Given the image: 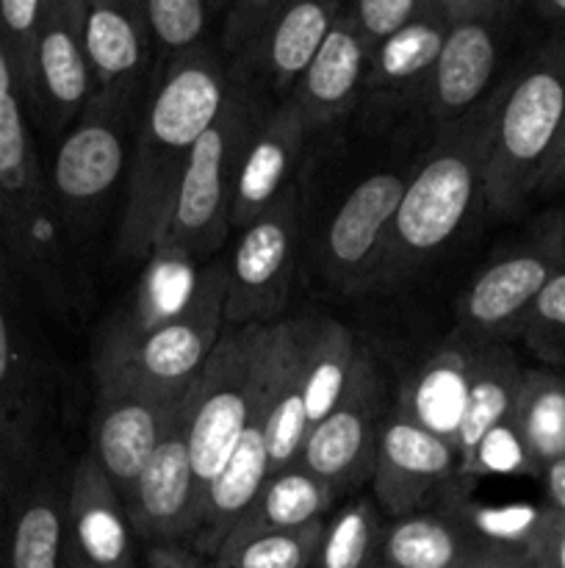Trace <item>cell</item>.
<instances>
[{"label":"cell","instance_id":"cell-1","mask_svg":"<svg viewBox=\"0 0 565 568\" xmlns=\"http://www.w3.org/2000/svg\"><path fill=\"white\" fill-rule=\"evenodd\" d=\"M230 81L225 61L205 44L164 61L133 136L116 261L138 264L155 255L170 227L188 155L225 105Z\"/></svg>","mask_w":565,"mask_h":568},{"label":"cell","instance_id":"cell-2","mask_svg":"<svg viewBox=\"0 0 565 568\" xmlns=\"http://www.w3.org/2000/svg\"><path fill=\"white\" fill-rule=\"evenodd\" d=\"M496 103L499 92L460 120L446 122V131L404 183L380 258L360 288H397L463 227L469 211L482 200V172Z\"/></svg>","mask_w":565,"mask_h":568},{"label":"cell","instance_id":"cell-3","mask_svg":"<svg viewBox=\"0 0 565 568\" xmlns=\"http://www.w3.org/2000/svg\"><path fill=\"white\" fill-rule=\"evenodd\" d=\"M0 244L25 286L55 311L70 308V242L37 150L33 120L0 44Z\"/></svg>","mask_w":565,"mask_h":568},{"label":"cell","instance_id":"cell-4","mask_svg":"<svg viewBox=\"0 0 565 568\" xmlns=\"http://www.w3.org/2000/svg\"><path fill=\"white\" fill-rule=\"evenodd\" d=\"M227 261L194 272L175 311L111 331L94 355L97 381H116L181 403L225 331Z\"/></svg>","mask_w":565,"mask_h":568},{"label":"cell","instance_id":"cell-5","mask_svg":"<svg viewBox=\"0 0 565 568\" xmlns=\"http://www.w3.org/2000/svg\"><path fill=\"white\" fill-rule=\"evenodd\" d=\"M563 122L565 39H557L499 89L482 172V203L493 216L518 214L541 189Z\"/></svg>","mask_w":565,"mask_h":568},{"label":"cell","instance_id":"cell-6","mask_svg":"<svg viewBox=\"0 0 565 568\" xmlns=\"http://www.w3.org/2000/svg\"><path fill=\"white\" fill-rule=\"evenodd\" d=\"M260 100L247 81H230L225 105L188 155L170 227L155 258L208 264L230 231V205L249 139L264 122Z\"/></svg>","mask_w":565,"mask_h":568},{"label":"cell","instance_id":"cell-7","mask_svg":"<svg viewBox=\"0 0 565 568\" xmlns=\"http://www.w3.org/2000/svg\"><path fill=\"white\" fill-rule=\"evenodd\" d=\"M138 98L142 94L94 92L92 103L55 144L48 181L70 247L83 244L116 189L125 186Z\"/></svg>","mask_w":565,"mask_h":568},{"label":"cell","instance_id":"cell-8","mask_svg":"<svg viewBox=\"0 0 565 568\" xmlns=\"http://www.w3.org/2000/svg\"><path fill=\"white\" fill-rule=\"evenodd\" d=\"M299 236L297 189L280 197L247 227L227 261L225 327L271 325L286 308L294 275V247Z\"/></svg>","mask_w":565,"mask_h":568},{"label":"cell","instance_id":"cell-9","mask_svg":"<svg viewBox=\"0 0 565 568\" xmlns=\"http://www.w3.org/2000/svg\"><path fill=\"white\" fill-rule=\"evenodd\" d=\"M20 275L0 244V453L20 471L37 469L44 416L42 358L25 325Z\"/></svg>","mask_w":565,"mask_h":568},{"label":"cell","instance_id":"cell-10","mask_svg":"<svg viewBox=\"0 0 565 568\" xmlns=\"http://www.w3.org/2000/svg\"><path fill=\"white\" fill-rule=\"evenodd\" d=\"M382 383L374 366L358 355L347 394L327 419L310 427L299 453V466L338 488L371 480L377 442L382 433Z\"/></svg>","mask_w":565,"mask_h":568},{"label":"cell","instance_id":"cell-11","mask_svg":"<svg viewBox=\"0 0 565 568\" xmlns=\"http://www.w3.org/2000/svg\"><path fill=\"white\" fill-rule=\"evenodd\" d=\"M563 242L565 233L559 227V236L537 247L504 255L502 261L480 272L460 300V336L474 344H502L504 336L524 327L541 288L554 272L563 270Z\"/></svg>","mask_w":565,"mask_h":568},{"label":"cell","instance_id":"cell-12","mask_svg":"<svg viewBox=\"0 0 565 568\" xmlns=\"http://www.w3.org/2000/svg\"><path fill=\"white\" fill-rule=\"evenodd\" d=\"M122 503L136 538L153 544H181L186 538L192 541L199 491L188 453L186 397Z\"/></svg>","mask_w":565,"mask_h":568},{"label":"cell","instance_id":"cell-13","mask_svg":"<svg viewBox=\"0 0 565 568\" xmlns=\"http://www.w3.org/2000/svg\"><path fill=\"white\" fill-rule=\"evenodd\" d=\"M181 403L127 386L116 381H97V403H94L92 449L94 460L114 483L116 494L127 497L138 471L147 466L150 455L158 447L161 436Z\"/></svg>","mask_w":565,"mask_h":568},{"label":"cell","instance_id":"cell-14","mask_svg":"<svg viewBox=\"0 0 565 568\" xmlns=\"http://www.w3.org/2000/svg\"><path fill=\"white\" fill-rule=\"evenodd\" d=\"M460 455L454 444L424 430L413 419L397 414L386 419L377 442L371 491L374 505L393 519L419 514L432 494L458 475Z\"/></svg>","mask_w":565,"mask_h":568},{"label":"cell","instance_id":"cell-15","mask_svg":"<svg viewBox=\"0 0 565 568\" xmlns=\"http://www.w3.org/2000/svg\"><path fill=\"white\" fill-rule=\"evenodd\" d=\"M81 28L75 14L50 0L33 50V98L28 109L33 125L50 136H64L97 92Z\"/></svg>","mask_w":565,"mask_h":568},{"label":"cell","instance_id":"cell-16","mask_svg":"<svg viewBox=\"0 0 565 568\" xmlns=\"http://www.w3.org/2000/svg\"><path fill=\"white\" fill-rule=\"evenodd\" d=\"M316 325V322H314ZM314 333V331H310ZM308 333V338H310ZM308 338L302 342V347L308 344ZM302 347L297 349V355L302 353ZM294 355L288 361L286 372L260 394L258 405H255V414L249 419L247 430L238 438L236 449H233L230 460L225 464V469L216 475V480L205 488L203 499H199L197 521H194L192 544L194 552L205 555V558H214L219 544L225 541L227 532L233 530L238 519L253 508V503L258 499L260 488L269 480V453H266V416H269L271 403L277 397V388L286 381L288 369L297 361Z\"/></svg>","mask_w":565,"mask_h":568},{"label":"cell","instance_id":"cell-17","mask_svg":"<svg viewBox=\"0 0 565 568\" xmlns=\"http://www.w3.org/2000/svg\"><path fill=\"white\" fill-rule=\"evenodd\" d=\"M404 183L408 178L399 172H377L347 194L325 236V261L332 281L347 288L363 286L380 258Z\"/></svg>","mask_w":565,"mask_h":568},{"label":"cell","instance_id":"cell-18","mask_svg":"<svg viewBox=\"0 0 565 568\" xmlns=\"http://www.w3.org/2000/svg\"><path fill=\"white\" fill-rule=\"evenodd\" d=\"M70 471L39 460L20 483L0 536V568H61L66 555Z\"/></svg>","mask_w":565,"mask_h":568},{"label":"cell","instance_id":"cell-19","mask_svg":"<svg viewBox=\"0 0 565 568\" xmlns=\"http://www.w3.org/2000/svg\"><path fill=\"white\" fill-rule=\"evenodd\" d=\"M66 549L94 568H133L136 560V532L125 503L92 453L70 471Z\"/></svg>","mask_w":565,"mask_h":568},{"label":"cell","instance_id":"cell-20","mask_svg":"<svg viewBox=\"0 0 565 568\" xmlns=\"http://www.w3.org/2000/svg\"><path fill=\"white\" fill-rule=\"evenodd\" d=\"M81 33L97 92L142 94L155 48L144 0H89Z\"/></svg>","mask_w":565,"mask_h":568},{"label":"cell","instance_id":"cell-21","mask_svg":"<svg viewBox=\"0 0 565 568\" xmlns=\"http://www.w3.org/2000/svg\"><path fill=\"white\" fill-rule=\"evenodd\" d=\"M369 67L371 44L366 42L352 9L347 6L310 64L305 67L294 92L288 94L302 109L310 133L332 125L352 109L360 89L366 87Z\"/></svg>","mask_w":565,"mask_h":568},{"label":"cell","instance_id":"cell-22","mask_svg":"<svg viewBox=\"0 0 565 568\" xmlns=\"http://www.w3.org/2000/svg\"><path fill=\"white\" fill-rule=\"evenodd\" d=\"M377 564L393 568H504L521 566V555L491 547L452 514H410L386 527Z\"/></svg>","mask_w":565,"mask_h":568},{"label":"cell","instance_id":"cell-23","mask_svg":"<svg viewBox=\"0 0 565 568\" xmlns=\"http://www.w3.org/2000/svg\"><path fill=\"white\" fill-rule=\"evenodd\" d=\"M310 128L302 109L291 98L282 100L271 114L264 116L255 136L249 139L238 170L236 192L230 205V227L242 231L255 216L264 214L282 189H288L294 164L299 161Z\"/></svg>","mask_w":565,"mask_h":568},{"label":"cell","instance_id":"cell-24","mask_svg":"<svg viewBox=\"0 0 565 568\" xmlns=\"http://www.w3.org/2000/svg\"><path fill=\"white\" fill-rule=\"evenodd\" d=\"M496 61L499 44L491 20L452 22L424 89L432 120L446 125L480 105L496 72Z\"/></svg>","mask_w":565,"mask_h":568},{"label":"cell","instance_id":"cell-25","mask_svg":"<svg viewBox=\"0 0 565 568\" xmlns=\"http://www.w3.org/2000/svg\"><path fill=\"white\" fill-rule=\"evenodd\" d=\"M349 3L352 0H291L238 64L286 100Z\"/></svg>","mask_w":565,"mask_h":568},{"label":"cell","instance_id":"cell-26","mask_svg":"<svg viewBox=\"0 0 565 568\" xmlns=\"http://www.w3.org/2000/svg\"><path fill=\"white\" fill-rule=\"evenodd\" d=\"M449 26L452 20L441 9V3L430 0L419 17L382 39L371 50V67L366 78L371 98L382 103H397V100H410L413 94H424L432 67L446 42Z\"/></svg>","mask_w":565,"mask_h":568},{"label":"cell","instance_id":"cell-27","mask_svg":"<svg viewBox=\"0 0 565 568\" xmlns=\"http://www.w3.org/2000/svg\"><path fill=\"white\" fill-rule=\"evenodd\" d=\"M471 344L463 336L438 349L408 383L399 414L458 449V433L469 403Z\"/></svg>","mask_w":565,"mask_h":568},{"label":"cell","instance_id":"cell-28","mask_svg":"<svg viewBox=\"0 0 565 568\" xmlns=\"http://www.w3.org/2000/svg\"><path fill=\"white\" fill-rule=\"evenodd\" d=\"M469 344V403H465L463 425H460L458 433L460 466L469 464L476 444L482 442V436L491 427L510 419L515 397H518L521 377H524L518 361H515V355L504 344Z\"/></svg>","mask_w":565,"mask_h":568},{"label":"cell","instance_id":"cell-29","mask_svg":"<svg viewBox=\"0 0 565 568\" xmlns=\"http://www.w3.org/2000/svg\"><path fill=\"white\" fill-rule=\"evenodd\" d=\"M336 499L338 488H332L330 483L310 475L308 469L297 464L291 469L269 475L253 508L238 521L255 527H271V530H297V527L327 519L336 510Z\"/></svg>","mask_w":565,"mask_h":568},{"label":"cell","instance_id":"cell-30","mask_svg":"<svg viewBox=\"0 0 565 568\" xmlns=\"http://www.w3.org/2000/svg\"><path fill=\"white\" fill-rule=\"evenodd\" d=\"M355 364H358V349L349 327L332 320L316 322L302 358L305 414L310 427L327 419L341 403L352 381Z\"/></svg>","mask_w":565,"mask_h":568},{"label":"cell","instance_id":"cell-31","mask_svg":"<svg viewBox=\"0 0 565 568\" xmlns=\"http://www.w3.org/2000/svg\"><path fill=\"white\" fill-rule=\"evenodd\" d=\"M325 521L297 530H271L238 521L210 560L214 568H314L325 538Z\"/></svg>","mask_w":565,"mask_h":568},{"label":"cell","instance_id":"cell-32","mask_svg":"<svg viewBox=\"0 0 565 568\" xmlns=\"http://www.w3.org/2000/svg\"><path fill=\"white\" fill-rule=\"evenodd\" d=\"M510 422L537 469L565 455V381L552 372H524Z\"/></svg>","mask_w":565,"mask_h":568},{"label":"cell","instance_id":"cell-33","mask_svg":"<svg viewBox=\"0 0 565 568\" xmlns=\"http://www.w3.org/2000/svg\"><path fill=\"white\" fill-rule=\"evenodd\" d=\"M380 538L377 505L366 497L352 499L327 516L314 568H371L380 552Z\"/></svg>","mask_w":565,"mask_h":568},{"label":"cell","instance_id":"cell-34","mask_svg":"<svg viewBox=\"0 0 565 568\" xmlns=\"http://www.w3.org/2000/svg\"><path fill=\"white\" fill-rule=\"evenodd\" d=\"M50 0H0V44L14 70L25 109L33 98V50H37L39 28L48 14Z\"/></svg>","mask_w":565,"mask_h":568},{"label":"cell","instance_id":"cell-35","mask_svg":"<svg viewBox=\"0 0 565 568\" xmlns=\"http://www.w3.org/2000/svg\"><path fill=\"white\" fill-rule=\"evenodd\" d=\"M208 0H144L153 44L172 59L203 44Z\"/></svg>","mask_w":565,"mask_h":568},{"label":"cell","instance_id":"cell-36","mask_svg":"<svg viewBox=\"0 0 565 568\" xmlns=\"http://www.w3.org/2000/svg\"><path fill=\"white\" fill-rule=\"evenodd\" d=\"M460 519L471 527L474 536L487 541L491 547L507 549L521 555L526 544L535 536L543 519V510L532 505H504V508H487V505H465Z\"/></svg>","mask_w":565,"mask_h":568},{"label":"cell","instance_id":"cell-37","mask_svg":"<svg viewBox=\"0 0 565 568\" xmlns=\"http://www.w3.org/2000/svg\"><path fill=\"white\" fill-rule=\"evenodd\" d=\"M537 466L532 460L530 449L521 442L518 430L513 422H502V425L491 427L476 444L474 455L469 464L458 469L460 477H491V475H537Z\"/></svg>","mask_w":565,"mask_h":568},{"label":"cell","instance_id":"cell-38","mask_svg":"<svg viewBox=\"0 0 565 568\" xmlns=\"http://www.w3.org/2000/svg\"><path fill=\"white\" fill-rule=\"evenodd\" d=\"M288 3L291 0H236L225 20V33H222L227 53L244 59Z\"/></svg>","mask_w":565,"mask_h":568},{"label":"cell","instance_id":"cell-39","mask_svg":"<svg viewBox=\"0 0 565 568\" xmlns=\"http://www.w3.org/2000/svg\"><path fill=\"white\" fill-rule=\"evenodd\" d=\"M427 3L430 0H352L349 9H352L360 33L374 50L382 39H388L399 28L408 26L413 17H419Z\"/></svg>","mask_w":565,"mask_h":568},{"label":"cell","instance_id":"cell-40","mask_svg":"<svg viewBox=\"0 0 565 568\" xmlns=\"http://www.w3.org/2000/svg\"><path fill=\"white\" fill-rule=\"evenodd\" d=\"M524 568H565V516L543 510L535 536L521 552Z\"/></svg>","mask_w":565,"mask_h":568},{"label":"cell","instance_id":"cell-41","mask_svg":"<svg viewBox=\"0 0 565 568\" xmlns=\"http://www.w3.org/2000/svg\"><path fill=\"white\" fill-rule=\"evenodd\" d=\"M524 327L532 336H565V266L541 288Z\"/></svg>","mask_w":565,"mask_h":568},{"label":"cell","instance_id":"cell-42","mask_svg":"<svg viewBox=\"0 0 565 568\" xmlns=\"http://www.w3.org/2000/svg\"><path fill=\"white\" fill-rule=\"evenodd\" d=\"M144 568H205L203 560L183 544H153Z\"/></svg>","mask_w":565,"mask_h":568},{"label":"cell","instance_id":"cell-43","mask_svg":"<svg viewBox=\"0 0 565 568\" xmlns=\"http://www.w3.org/2000/svg\"><path fill=\"white\" fill-rule=\"evenodd\" d=\"M452 22L458 20H491L504 0H438Z\"/></svg>","mask_w":565,"mask_h":568},{"label":"cell","instance_id":"cell-44","mask_svg":"<svg viewBox=\"0 0 565 568\" xmlns=\"http://www.w3.org/2000/svg\"><path fill=\"white\" fill-rule=\"evenodd\" d=\"M31 471H28V475H31ZM28 475L17 469V466L0 453V536H3V525H6V516H9L11 499H14L17 488H20V483L25 480Z\"/></svg>","mask_w":565,"mask_h":568},{"label":"cell","instance_id":"cell-45","mask_svg":"<svg viewBox=\"0 0 565 568\" xmlns=\"http://www.w3.org/2000/svg\"><path fill=\"white\" fill-rule=\"evenodd\" d=\"M543 477H546V494L548 503H552L554 514L565 516V455L563 458L552 460V464L543 469Z\"/></svg>","mask_w":565,"mask_h":568},{"label":"cell","instance_id":"cell-46","mask_svg":"<svg viewBox=\"0 0 565 568\" xmlns=\"http://www.w3.org/2000/svg\"><path fill=\"white\" fill-rule=\"evenodd\" d=\"M563 189H565V159L559 161V164L554 166V170H548L546 175H543L541 189H537V192H541V194H552V192H563Z\"/></svg>","mask_w":565,"mask_h":568},{"label":"cell","instance_id":"cell-47","mask_svg":"<svg viewBox=\"0 0 565 568\" xmlns=\"http://www.w3.org/2000/svg\"><path fill=\"white\" fill-rule=\"evenodd\" d=\"M535 6L543 17L565 20V0H535Z\"/></svg>","mask_w":565,"mask_h":568},{"label":"cell","instance_id":"cell-48","mask_svg":"<svg viewBox=\"0 0 565 568\" xmlns=\"http://www.w3.org/2000/svg\"><path fill=\"white\" fill-rule=\"evenodd\" d=\"M563 159H565V122H563V131H559L557 144H554L552 159H548V164H546V172H548V170H554V166H557L559 161H563ZM546 172H543V175H546Z\"/></svg>","mask_w":565,"mask_h":568},{"label":"cell","instance_id":"cell-49","mask_svg":"<svg viewBox=\"0 0 565 568\" xmlns=\"http://www.w3.org/2000/svg\"><path fill=\"white\" fill-rule=\"evenodd\" d=\"M55 3H61V6H64V9L70 11V14H75L78 20L83 22V11H86L89 0H55Z\"/></svg>","mask_w":565,"mask_h":568},{"label":"cell","instance_id":"cell-50","mask_svg":"<svg viewBox=\"0 0 565 568\" xmlns=\"http://www.w3.org/2000/svg\"><path fill=\"white\" fill-rule=\"evenodd\" d=\"M61 568H94L92 564H86V560L83 558H78L75 552H70V549H66V555H64V566Z\"/></svg>","mask_w":565,"mask_h":568},{"label":"cell","instance_id":"cell-51","mask_svg":"<svg viewBox=\"0 0 565 568\" xmlns=\"http://www.w3.org/2000/svg\"><path fill=\"white\" fill-rule=\"evenodd\" d=\"M210 6H222V3H227V0H208Z\"/></svg>","mask_w":565,"mask_h":568},{"label":"cell","instance_id":"cell-52","mask_svg":"<svg viewBox=\"0 0 565 568\" xmlns=\"http://www.w3.org/2000/svg\"><path fill=\"white\" fill-rule=\"evenodd\" d=\"M559 227H563V233H565V211H563V216H559Z\"/></svg>","mask_w":565,"mask_h":568},{"label":"cell","instance_id":"cell-53","mask_svg":"<svg viewBox=\"0 0 565 568\" xmlns=\"http://www.w3.org/2000/svg\"><path fill=\"white\" fill-rule=\"evenodd\" d=\"M371 568H393V566H386V564H374Z\"/></svg>","mask_w":565,"mask_h":568},{"label":"cell","instance_id":"cell-54","mask_svg":"<svg viewBox=\"0 0 565 568\" xmlns=\"http://www.w3.org/2000/svg\"><path fill=\"white\" fill-rule=\"evenodd\" d=\"M504 568H521V566H504Z\"/></svg>","mask_w":565,"mask_h":568}]
</instances>
